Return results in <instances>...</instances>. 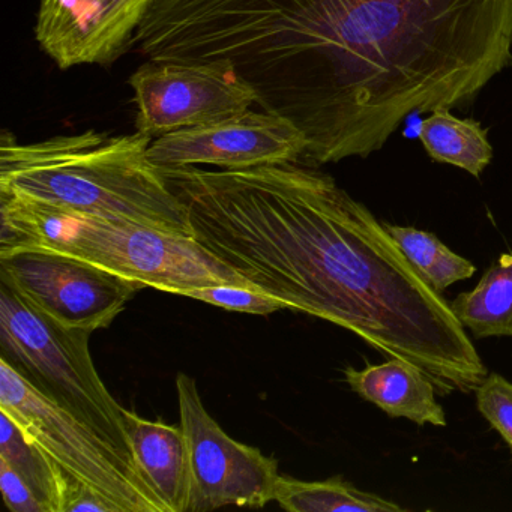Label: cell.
Segmentation results:
<instances>
[{"instance_id":"1","label":"cell","mask_w":512,"mask_h":512,"mask_svg":"<svg viewBox=\"0 0 512 512\" xmlns=\"http://www.w3.org/2000/svg\"><path fill=\"white\" fill-rule=\"evenodd\" d=\"M131 47L229 62L323 166L370 157L415 113L473 103L512 65V0H157Z\"/></svg>"},{"instance_id":"2","label":"cell","mask_w":512,"mask_h":512,"mask_svg":"<svg viewBox=\"0 0 512 512\" xmlns=\"http://www.w3.org/2000/svg\"><path fill=\"white\" fill-rule=\"evenodd\" d=\"M194 238L260 292L419 368L442 397L470 394L487 367L451 304L373 212L301 163L172 167Z\"/></svg>"},{"instance_id":"3","label":"cell","mask_w":512,"mask_h":512,"mask_svg":"<svg viewBox=\"0 0 512 512\" xmlns=\"http://www.w3.org/2000/svg\"><path fill=\"white\" fill-rule=\"evenodd\" d=\"M152 142L139 133L89 130L22 145L4 131L0 193L194 238L187 206L149 160Z\"/></svg>"},{"instance_id":"4","label":"cell","mask_w":512,"mask_h":512,"mask_svg":"<svg viewBox=\"0 0 512 512\" xmlns=\"http://www.w3.org/2000/svg\"><path fill=\"white\" fill-rule=\"evenodd\" d=\"M0 227V256L34 248L55 251L179 296L221 284L256 289L196 238L143 224L88 217L0 194Z\"/></svg>"},{"instance_id":"5","label":"cell","mask_w":512,"mask_h":512,"mask_svg":"<svg viewBox=\"0 0 512 512\" xmlns=\"http://www.w3.org/2000/svg\"><path fill=\"white\" fill-rule=\"evenodd\" d=\"M91 334L65 328L0 281V358L136 464L125 407L113 398L95 368L89 352Z\"/></svg>"},{"instance_id":"6","label":"cell","mask_w":512,"mask_h":512,"mask_svg":"<svg viewBox=\"0 0 512 512\" xmlns=\"http://www.w3.org/2000/svg\"><path fill=\"white\" fill-rule=\"evenodd\" d=\"M0 410L67 475L97 491L118 512H166L136 464L2 358Z\"/></svg>"},{"instance_id":"7","label":"cell","mask_w":512,"mask_h":512,"mask_svg":"<svg viewBox=\"0 0 512 512\" xmlns=\"http://www.w3.org/2000/svg\"><path fill=\"white\" fill-rule=\"evenodd\" d=\"M176 394L190 466L188 512L272 502L280 478L277 460L232 439L209 415L193 377L178 373Z\"/></svg>"},{"instance_id":"8","label":"cell","mask_w":512,"mask_h":512,"mask_svg":"<svg viewBox=\"0 0 512 512\" xmlns=\"http://www.w3.org/2000/svg\"><path fill=\"white\" fill-rule=\"evenodd\" d=\"M136 133L155 140L185 128L233 118L257 103L254 89L232 64L154 61L130 77Z\"/></svg>"},{"instance_id":"9","label":"cell","mask_w":512,"mask_h":512,"mask_svg":"<svg viewBox=\"0 0 512 512\" xmlns=\"http://www.w3.org/2000/svg\"><path fill=\"white\" fill-rule=\"evenodd\" d=\"M0 281L65 328H109L142 284L94 263L47 250L0 256Z\"/></svg>"},{"instance_id":"10","label":"cell","mask_w":512,"mask_h":512,"mask_svg":"<svg viewBox=\"0 0 512 512\" xmlns=\"http://www.w3.org/2000/svg\"><path fill=\"white\" fill-rule=\"evenodd\" d=\"M307 146V137L289 119L268 110H247L233 118L155 139L148 157L160 167L205 164L223 170H244L299 163Z\"/></svg>"},{"instance_id":"11","label":"cell","mask_w":512,"mask_h":512,"mask_svg":"<svg viewBox=\"0 0 512 512\" xmlns=\"http://www.w3.org/2000/svg\"><path fill=\"white\" fill-rule=\"evenodd\" d=\"M157 0H40L35 38L61 70L110 67Z\"/></svg>"},{"instance_id":"12","label":"cell","mask_w":512,"mask_h":512,"mask_svg":"<svg viewBox=\"0 0 512 512\" xmlns=\"http://www.w3.org/2000/svg\"><path fill=\"white\" fill-rule=\"evenodd\" d=\"M124 419L137 469L166 512H188L190 466L182 427L149 421L128 409Z\"/></svg>"},{"instance_id":"13","label":"cell","mask_w":512,"mask_h":512,"mask_svg":"<svg viewBox=\"0 0 512 512\" xmlns=\"http://www.w3.org/2000/svg\"><path fill=\"white\" fill-rule=\"evenodd\" d=\"M344 379L353 392L376 404L391 418H406L419 427H446V413L436 401V386L412 362L391 358L362 370L344 368Z\"/></svg>"},{"instance_id":"14","label":"cell","mask_w":512,"mask_h":512,"mask_svg":"<svg viewBox=\"0 0 512 512\" xmlns=\"http://www.w3.org/2000/svg\"><path fill=\"white\" fill-rule=\"evenodd\" d=\"M449 304L476 340L512 337V251L500 254L475 289L460 293Z\"/></svg>"},{"instance_id":"15","label":"cell","mask_w":512,"mask_h":512,"mask_svg":"<svg viewBox=\"0 0 512 512\" xmlns=\"http://www.w3.org/2000/svg\"><path fill=\"white\" fill-rule=\"evenodd\" d=\"M448 107L433 110L419 128V140L436 163L451 164L479 178L493 160L487 131L470 119H460Z\"/></svg>"},{"instance_id":"16","label":"cell","mask_w":512,"mask_h":512,"mask_svg":"<svg viewBox=\"0 0 512 512\" xmlns=\"http://www.w3.org/2000/svg\"><path fill=\"white\" fill-rule=\"evenodd\" d=\"M0 458L28 482L46 512H65L74 478L29 440L22 428L2 410Z\"/></svg>"},{"instance_id":"17","label":"cell","mask_w":512,"mask_h":512,"mask_svg":"<svg viewBox=\"0 0 512 512\" xmlns=\"http://www.w3.org/2000/svg\"><path fill=\"white\" fill-rule=\"evenodd\" d=\"M275 502L289 512H401L403 506L385 497L359 490L341 475L325 481L278 478Z\"/></svg>"},{"instance_id":"18","label":"cell","mask_w":512,"mask_h":512,"mask_svg":"<svg viewBox=\"0 0 512 512\" xmlns=\"http://www.w3.org/2000/svg\"><path fill=\"white\" fill-rule=\"evenodd\" d=\"M385 227L413 268L437 292L442 293L475 274L476 266L472 262L455 254L433 233L388 223Z\"/></svg>"},{"instance_id":"19","label":"cell","mask_w":512,"mask_h":512,"mask_svg":"<svg viewBox=\"0 0 512 512\" xmlns=\"http://www.w3.org/2000/svg\"><path fill=\"white\" fill-rule=\"evenodd\" d=\"M182 296L199 299V301L224 308V310L260 314V316H266L275 311L289 310V305L286 302L280 301L268 293L250 289V287L229 286V284L187 290Z\"/></svg>"},{"instance_id":"20","label":"cell","mask_w":512,"mask_h":512,"mask_svg":"<svg viewBox=\"0 0 512 512\" xmlns=\"http://www.w3.org/2000/svg\"><path fill=\"white\" fill-rule=\"evenodd\" d=\"M475 395L482 418L500 434L512 452V383L500 374L488 373Z\"/></svg>"},{"instance_id":"21","label":"cell","mask_w":512,"mask_h":512,"mask_svg":"<svg viewBox=\"0 0 512 512\" xmlns=\"http://www.w3.org/2000/svg\"><path fill=\"white\" fill-rule=\"evenodd\" d=\"M0 488L5 505L13 512H46L28 482L0 458Z\"/></svg>"},{"instance_id":"22","label":"cell","mask_w":512,"mask_h":512,"mask_svg":"<svg viewBox=\"0 0 512 512\" xmlns=\"http://www.w3.org/2000/svg\"><path fill=\"white\" fill-rule=\"evenodd\" d=\"M118 512L116 506L88 485L74 479L65 512Z\"/></svg>"}]
</instances>
